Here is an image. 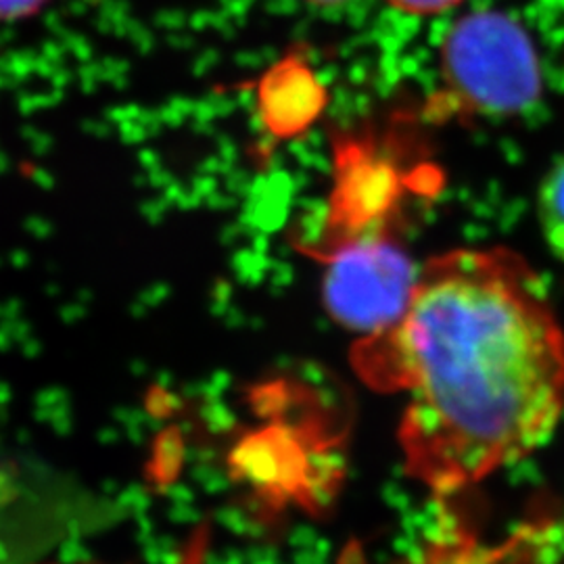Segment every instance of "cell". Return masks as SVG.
Wrapping results in <instances>:
<instances>
[{"instance_id":"cell-7","label":"cell","mask_w":564,"mask_h":564,"mask_svg":"<svg viewBox=\"0 0 564 564\" xmlns=\"http://www.w3.org/2000/svg\"><path fill=\"white\" fill-rule=\"evenodd\" d=\"M387 2L410 15H440L458 7L463 0H387Z\"/></svg>"},{"instance_id":"cell-3","label":"cell","mask_w":564,"mask_h":564,"mask_svg":"<svg viewBox=\"0 0 564 564\" xmlns=\"http://www.w3.org/2000/svg\"><path fill=\"white\" fill-rule=\"evenodd\" d=\"M419 270L387 232L351 239L326 260V310L364 337L381 333L402 318Z\"/></svg>"},{"instance_id":"cell-5","label":"cell","mask_w":564,"mask_h":564,"mask_svg":"<svg viewBox=\"0 0 564 564\" xmlns=\"http://www.w3.org/2000/svg\"><path fill=\"white\" fill-rule=\"evenodd\" d=\"M538 218L547 249L564 263V153L550 165L540 184Z\"/></svg>"},{"instance_id":"cell-1","label":"cell","mask_w":564,"mask_h":564,"mask_svg":"<svg viewBox=\"0 0 564 564\" xmlns=\"http://www.w3.org/2000/svg\"><path fill=\"white\" fill-rule=\"evenodd\" d=\"M356 370L405 398V473L449 496L523 463L564 414V326L531 263L463 247L421 265L402 318L362 337Z\"/></svg>"},{"instance_id":"cell-8","label":"cell","mask_w":564,"mask_h":564,"mask_svg":"<svg viewBox=\"0 0 564 564\" xmlns=\"http://www.w3.org/2000/svg\"><path fill=\"white\" fill-rule=\"evenodd\" d=\"M307 4H316V7H335V4H341L345 0H303Z\"/></svg>"},{"instance_id":"cell-6","label":"cell","mask_w":564,"mask_h":564,"mask_svg":"<svg viewBox=\"0 0 564 564\" xmlns=\"http://www.w3.org/2000/svg\"><path fill=\"white\" fill-rule=\"evenodd\" d=\"M51 0H0V23H13L39 15Z\"/></svg>"},{"instance_id":"cell-2","label":"cell","mask_w":564,"mask_h":564,"mask_svg":"<svg viewBox=\"0 0 564 564\" xmlns=\"http://www.w3.org/2000/svg\"><path fill=\"white\" fill-rule=\"evenodd\" d=\"M442 102L464 118H508L542 95V65L527 30L500 11L456 21L442 44Z\"/></svg>"},{"instance_id":"cell-4","label":"cell","mask_w":564,"mask_h":564,"mask_svg":"<svg viewBox=\"0 0 564 564\" xmlns=\"http://www.w3.org/2000/svg\"><path fill=\"white\" fill-rule=\"evenodd\" d=\"M265 95L284 97V101L265 102L268 109H274L272 120H276V128L282 123L297 126L302 123L300 116L312 118V95L318 93V86L312 80L305 67H297L295 63H286L284 67L274 69V74L265 82Z\"/></svg>"}]
</instances>
